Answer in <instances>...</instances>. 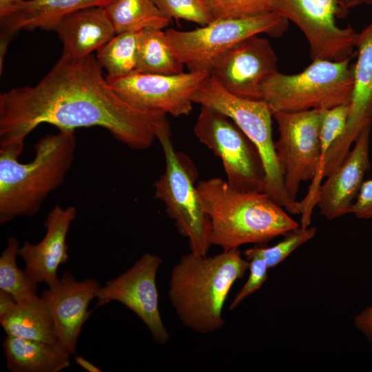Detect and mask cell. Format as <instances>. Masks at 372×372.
Returning a JSON list of instances; mask_svg holds the SVG:
<instances>
[{"label": "cell", "mask_w": 372, "mask_h": 372, "mask_svg": "<svg viewBox=\"0 0 372 372\" xmlns=\"http://www.w3.org/2000/svg\"><path fill=\"white\" fill-rule=\"evenodd\" d=\"M19 249L17 239L10 237L0 257V290L11 295L17 302L37 296L39 284L25 269L18 267L16 259Z\"/></svg>", "instance_id": "obj_26"}, {"label": "cell", "mask_w": 372, "mask_h": 372, "mask_svg": "<svg viewBox=\"0 0 372 372\" xmlns=\"http://www.w3.org/2000/svg\"><path fill=\"white\" fill-rule=\"evenodd\" d=\"M371 125L366 126L354 142L344 161L320 185L316 205L321 214L332 220L351 213L364 177L370 168L369 143Z\"/></svg>", "instance_id": "obj_17"}, {"label": "cell", "mask_w": 372, "mask_h": 372, "mask_svg": "<svg viewBox=\"0 0 372 372\" xmlns=\"http://www.w3.org/2000/svg\"><path fill=\"white\" fill-rule=\"evenodd\" d=\"M76 216L73 206H55L47 215L43 226L45 234L37 244L25 241L18 255L25 265V270L38 283L51 286L59 279V266L69 259L66 238L72 222Z\"/></svg>", "instance_id": "obj_18"}, {"label": "cell", "mask_w": 372, "mask_h": 372, "mask_svg": "<svg viewBox=\"0 0 372 372\" xmlns=\"http://www.w3.org/2000/svg\"><path fill=\"white\" fill-rule=\"evenodd\" d=\"M194 132L200 143L220 158L231 188L263 192L265 170L260 154L231 118L201 105Z\"/></svg>", "instance_id": "obj_9"}, {"label": "cell", "mask_w": 372, "mask_h": 372, "mask_svg": "<svg viewBox=\"0 0 372 372\" xmlns=\"http://www.w3.org/2000/svg\"><path fill=\"white\" fill-rule=\"evenodd\" d=\"M353 324L372 343V305L355 316Z\"/></svg>", "instance_id": "obj_33"}, {"label": "cell", "mask_w": 372, "mask_h": 372, "mask_svg": "<svg viewBox=\"0 0 372 372\" xmlns=\"http://www.w3.org/2000/svg\"><path fill=\"white\" fill-rule=\"evenodd\" d=\"M278 72L277 56L269 41L256 34L228 50L216 63L211 74L235 96L262 100L264 83Z\"/></svg>", "instance_id": "obj_14"}, {"label": "cell", "mask_w": 372, "mask_h": 372, "mask_svg": "<svg viewBox=\"0 0 372 372\" xmlns=\"http://www.w3.org/2000/svg\"><path fill=\"white\" fill-rule=\"evenodd\" d=\"M16 303L17 302L11 295L0 290V316L10 310Z\"/></svg>", "instance_id": "obj_35"}, {"label": "cell", "mask_w": 372, "mask_h": 372, "mask_svg": "<svg viewBox=\"0 0 372 372\" xmlns=\"http://www.w3.org/2000/svg\"><path fill=\"white\" fill-rule=\"evenodd\" d=\"M351 213L360 219H372V179L364 181Z\"/></svg>", "instance_id": "obj_32"}, {"label": "cell", "mask_w": 372, "mask_h": 372, "mask_svg": "<svg viewBox=\"0 0 372 372\" xmlns=\"http://www.w3.org/2000/svg\"><path fill=\"white\" fill-rule=\"evenodd\" d=\"M54 30L63 43L61 57L65 59L90 55L116 34L104 6L73 12L63 17Z\"/></svg>", "instance_id": "obj_19"}, {"label": "cell", "mask_w": 372, "mask_h": 372, "mask_svg": "<svg viewBox=\"0 0 372 372\" xmlns=\"http://www.w3.org/2000/svg\"><path fill=\"white\" fill-rule=\"evenodd\" d=\"M8 335L49 343L59 342L48 307L41 296L17 302L0 316Z\"/></svg>", "instance_id": "obj_22"}, {"label": "cell", "mask_w": 372, "mask_h": 372, "mask_svg": "<svg viewBox=\"0 0 372 372\" xmlns=\"http://www.w3.org/2000/svg\"><path fill=\"white\" fill-rule=\"evenodd\" d=\"M169 19L185 20L201 26L213 21L211 12L204 0H153Z\"/></svg>", "instance_id": "obj_29"}, {"label": "cell", "mask_w": 372, "mask_h": 372, "mask_svg": "<svg viewBox=\"0 0 372 372\" xmlns=\"http://www.w3.org/2000/svg\"><path fill=\"white\" fill-rule=\"evenodd\" d=\"M183 66L174 53L165 32L155 29L141 31L136 72L177 74L183 72Z\"/></svg>", "instance_id": "obj_24"}, {"label": "cell", "mask_w": 372, "mask_h": 372, "mask_svg": "<svg viewBox=\"0 0 372 372\" xmlns=\"http://www.w3.org/2000/svg\"><path fill=\"white\" fill-rule=\"evenodd\" d=\"M93 54L61 57L34 86L13 88L0 95V145L23 143L43 123L59 130L99 126L134 149L152 146L169 129L166 114L137 109L121 99L104 77Z\"/></svg>", "instance_id": "obj_1"}, {"label": "cell", "mask_w": 372, "mask_h": 372, "mask_svg": "<svg viewBox=\"0 0 372 372\" xmlns=\"http://www.w3.org/2000/svg\"><path fill=\"white\" fill-rule=\"evenodd\" d=\"M316 233L315 227H298L287 232L283 240L276 245L271 247L255 246L245 249L243 254L247 258L254 255L259 256L265 260L269 268H273L300 245L313 238Z\"/></svg>", "instance_id": "obj_28"}, {"label": "cell", "mask_w": 372, "mask_h": 372, "mask_svg": "<svg viewBox=\"0 0 372 372\" xmlns=\"http://www.w3.org/2000/svg\"><path fill=\"white\" fill-rule=\"evenodd\" d=\"M249 260V275L247 280L233 299L229 309H234L247 297L258 290L267 278L269 269L265 260L260 256L254 255Z\"/></svg>", "instance_id": "obj_31"}, {"label": "cell", "mask_w": 372, "mask_h": 372, "mask_svg": "<svg viewBox=\"0 0 372 372\" xmlns=\"http://www.w3.org/2000/svg\"><path fill=\"white\" fill-rule=\"evenodd\" d=\"M157 139L165 156V169L154 183V197L163 202L179 234L187 238L190 251L207 256L211 245V224L194 186L193 174L185 159L175 151L170 129L161 131Z\"/></svg>", "instance_id": "obj_8"}, {"label": "cell", "mask_w": 372, "mask_h": 372, "mask_svg": "<svg viewBox=\"0 0 372 372\" xmlns=\"http://www.w3.org/2000/svg\"><path fill=\"white\" fill-rule=\"evenodd\" d=\"M111 0H23L1 19V46L21 30H54L68 14L89 7L105 6Z\"/></svg>", "instance_id": "obj_20"}, {"label": "cell", "mask_w": 372, "mask_h": 372, "mask_svg": "<svg viewBox=\"0 0 372 372\" xmlns=\"http://www.w3.org/2000/svg\"><path fill=\"white\" fill-rule=\"evenodd\" d=\"M213 21L260 14L270 11L269 0H204Z\"/></svg>", "instance_id": "obj_30"}, {"label": "cell", "mask_w": 372, "mask_h": 372, "mask_svg": "<svg viewBox=\"0 0 372 372\" xmlns=\"http://www.w3.org/2000/svg\"><path fill=\"white\" fill-rule=\"evenodd\" d=\"M104 8L116 34L163 30L171 22L153 0H111Z\"/></svg>", "instance_id": "obj_23"}, {"label": "cell", "mask_w": 372, "mask_h": 372, "mask_svg": "<svg viewBox=\"0 0 372 372\" xmlns=\"http://www.w3.org/2000/svg\"><path fill=\"white\" fill-rule=\"evenodd\" d=\"M196 188L211 224V245L223 251L263 244L299 227L289 214L262 192H240L214 177Z\"/></svg>", "instance_id": "obj_4"}, {"label": "cell", "mask_w": 372, "mask_h": 372, "mask_svg": "<svg viewBox=\"0 0 372 372\" xmlns=\"http://www.w3.org/2000/svg\"><path fill=\"white\" fill-rule=\"evenodd\" d=\"M249 267L238 249L214 256L190 251L183 255L170 273L168 298L184 326L207 334L224 325L223 310L236 281Z\"/></svg>", "instance_id": "obj_3"}, {"label": "cell", "mask_w": 372, "mask_h": 372, "mask_svg": "<svg viewBox=\"0 0 372 372\" xmlns=\"http://www.w3.org/2000/svg\"><path fill=\"white\" fill-rule=\"evenodd\" d=\"M76 363L89 372H101L102 370L82 356H75Z\"/></svg>", "instance_id": "obj_37"}, {"label": "cell", "mask_w": 372, "mask_h": 372, "mask_svg": "<svg viewBox=\"0 0 372 372\" xmlns=\"http://www.w3.org/2000/svg\"><path fill=\"white\" fill-rule=\"evenodd\" d=\"M3 349L7 367L12 372H59L70 365V353L60 342L6 335Z\"/></svg>", "instance_id": "obj_21"}, {"label": "cell", "mask_w": 372, "mask_h": 372, "mask_svg": "<svg viewBox=\"0 0 372 372\" xmlns=\"http://www.w3.org/2000/svg\"><path fill=\"white\" fill-rule=\"evenodd\" d=\"M162 262L158 256L145 253L131 268L100 287L96 295L98 307L118 301L133 311L161 345L170 338L161 316L156 281Z\"/></svg>", "instance_id": "obj_13"}, {"label": "cell", "mask_w": 372, "mask_h": 372, "mask_svg": "<svg viewBox=\"0 0 372 372\" xmlns=\"http://www.w3.org/2000/svg\"><path fill=\"white\" fill-rule=\"evenodd\" d=\"M209 75L206 71H189L177 74L134 72L122 77H105L110 87L132 106L178 117L192 110L193 97Z\"/></svg>", "instance_id": "obj_12"}, {"label": "cell", "mask_w": 372, "mask_h": 372, "mask_svg": "<svg viewBox=\"0 0 372 372\" xmlns=\"http://www.w3.org/2000/svg\"><path fill=\"white\" fill-rule=\"evenodd\" d=\"M355 48L358 56L352 65L353 86L349 116L343 134L327 154L324 177L344 161L362 130L372 125V21L358 32Z\"/></svg>", "instance_id": "obj_15"}, {"label": "cell", "mask_w": 372, "mask_h": 372, "mask_svg": "<svg viewBox=\"0 0 372 372\" xmlns=\"http://www.w3.org/2000/svg\"><path fill=\"white\" fill-rule=\"evenodd\" d=\"M279 136L274 142L277 160L289 197L296 201L301 182L313 184L320 170V110L276 112Z\"/></svg>", "instance_id": "obj_10"}, {"label": "cell", "mask_w": 372, "mask_h": 372, "mask_svg": "<svg viewBox=\"0 0 372 372\" xmlns=\"http://www.w3.org/2000/svg\"><path fill=\"white\" fill-rule=\"evenodd\" d=\"M270 11L295 23L304 34L312 61H342L352 56L358 32L340 28L338 0H269Z\"/></svg>", "instance_id": "obj_11"}, {"label": "cell", "mask_w": 372, "mask_h": 372, "mask_svg": "<svg viewBox=\"0 0 372 372\" xmlns=\"http://www.w3.org/2000/svg\"><path fill=\"white\" fill-rule=\"evenodd\" d=\"M194 103L215 109L231 118L257 148L265 170L263 192L289 214H300L297 201L288 196L272 138V112L264 100L238 97L210 75L193 97Z\"/></svg>", "instance_id": "obj_6"}, {"label": "cell", "mask_w": 372, "mask_h": 372, "mask_svg": "<svg viewBox=\"0 0 372 372\" xmlns=\"http://www.w3.org/2000/svg\"><path fill=\"white\" fill-rule=\"evenodd\" d=\"M23 0H0V19L7 17Z\"/></svg>", "instance_id": "obj_36"}, {"label": "cell", "mask_w": 372, "mask_h": 372, "mask_svg": "<svg viewBox=\"0 0 372 372\" xmlns=\"http://www.w3.org/2000/svg\"><path fill=\"white\" fill-rule=\"evenodd\" d=\"M288 25L286 18L268 12L216 19L189 31L169 29L165 32L174 53L189 71L211 74L218 60L240 41L262 34L280 37L287 31Z\"/></svg>", "instance_id": "obj_7"}, {"label": "cell", "mask_w": 372, "mask_h": 372, "mask_svg": "<svg viewBox=\"0 0 372 372\" xmlns=\"http://www.w3.org/2000/svg\"><path fill=\"white\" fill-rule=\"evenodd\" d=\"M339 3L342 19L347 17L350 9L362 6L371 5L372 0H338Z\"/></svg>", "instance_id": "obj_34"}, {"label": "cell", "mask_w": 372, "mask_h": 372, "mask_svg": "<svg viewBox=\"0 0 372 372\" xmlns=\"http://www.w3.org/2000/svg\"><path fill=\"white\" fill-rule=\"evenodd\" d=\"M349 113V104L340 105L329 109L320 110L319 130L320 148V170L316 181L310 189L317 192L323 176L327 154L335 141L343 134Z\"/></svg>", "instance_id": "obj_27"}, {"label": "cell", "mask_w": 372, "mask_h": 372, "mask_svg": "<svg viewBox=\"0 0 372 372\" xmlns=\"http://www.w3.org/2000/svg\"><path fill=\"white\" fill-rule=\"evenodd\" d=\"M100 286L92 279L76 280L65 272L56 282L43 291L53 320L58 340L74 355L84 323L92 313L90 301L96 298Z\"/></svg>", "instance_id": "obj_16"}, {"label": "cell", "mask_w": 372, "mask_h": 372, "mask_svg": "<svg viewBox=\"0 0 372 372\" xmlns=\"http://www.w3.org/2000/svg\"><path fill=\"white\" fill-rule=\"evenodd\" d=\"M23 143L0 145V223L32 216L49 194L63 182L74 158V130H59L42 137L34 145L33 159L18 158Z\"/></svg>", "instance_id": "obj_2"}, {"label": "cell", "mask_w": 372, "mask_h": 372, "mask_svg": "<svg viewBox=\"0 0 372 372\" xmlns=\"http://www.w3.org/2000/svg\"><path fill=\"white\" fill-rule=\"evenodd\" d=\"M141 31L116 34L97 50L96 59L108 77H122L136 72Z\"/></svg>", "instance_id": "obj_25"}, {"label": "cell", "mask_w": 372, "mask_h": 372, "mask_svg": "<svg viewBox=\"0 0 372 372\" xmlns=\"http://www.w3.org/2000/svg\"><path fill=\"white\" fill-rule=\"evenodd\" d=\"M351 58L339 61L313 60L302 72L294 74L278 72L264 83L262 100L272 114L349 104L353 86Z\"/></svg>", "instance_id": "obj_5"}]
</instances>
